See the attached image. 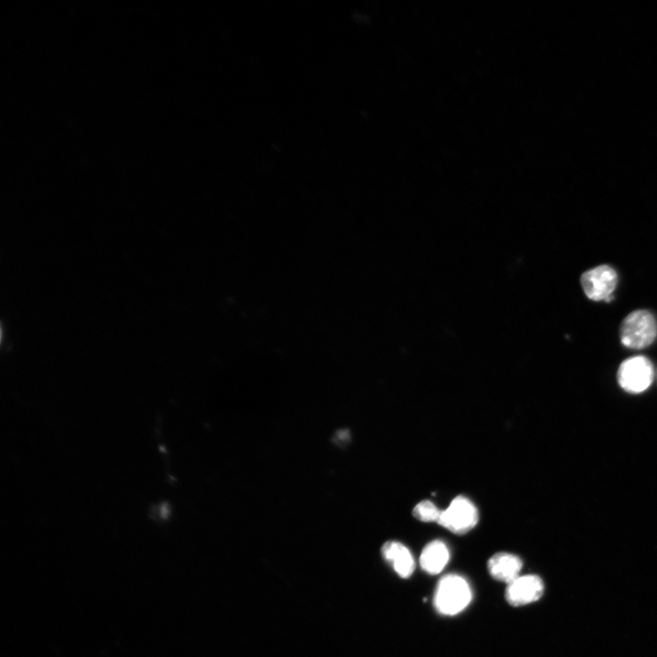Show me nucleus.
<instances>
[{"label":"nucleus","mask_w":657,"mask_h":657,"mask_svg":"<svg viewBox=\"0 0 657 657\" xmlns=\"http://www.w3.org/2000/svg\"><path fill=\"white\" fill-rule=\"evenodd\" d=\"M472 600L468 581L460 575L443 577L435 594V607L444 615H456L464 611Z\"/></svg>","instance_id":"obj_1"},{"label":"nucleus","mask_w":657,"mask_h":657,"mask_svg":"<svg viewBox=\"0 0 657 657\" xmlns=\"http://www.w3.org/2000/svg\"><path fill=\"white\" fill-rule=\"evenodd\" d=\"M620 337L626 348L641 350L649 347L657 337V322L650 311H633L622 321Z\"/></svg>","instance_id":"obj_2"},{"label":"nucleus","mask_w":657,"mask_h":657,"mask_svg":"<svg viewBox=\"0 0 657 657\" xmlns=\"http://www.w3.org/2000/svg\"><path fill=\"white\" fill-rule=\"evenodd\" d=\"M653 377V366L645 357H635L622 362L617 373L620 387L630 394L646 391L651 387Z\"/></svg>","instance_id":"obj_3"},{"label":"nucleus","mask_w":657,"mask_h":657,"mask_svg":"<svg viewBox=\"0 0 657 657\" xmlns=\"http://www.w3.org/2000/svg\"><path fill=\"white\" fill-rule=\"evenodd\" d=\"M478 522L476 506L467 498L459 496L451 505L441 511L437 524L455 534H466L475 528Z\"/></svg>","instance_id":"obj_4"},{"label":"nucleus","mask_w":657,"mask_h":657,"mask_svg":"<svg viewBox=\"0 0 657 657\" xmlns=\"http://www.w3.org/2000/svg\"><path fill=\"white\" fill-rule=\"evenodd\" d=\"M618 283L616 271L607 265H601L584 272L581 284L588 298L595 301L613 300V292Z\"/></svg>","instance_id":"obj_5"},{"label":"nucleus","mask_w":657,"mask_h":657,"mask_svg":"<svg viewBox=\"0 0 657 657\" xmlns=\"http://www.w3.org/2000/svg\"><path fill=\"white\" fill-rule=\"evenodd\" d=\"M544 593L542 580L536 575L517 577L508 584L507 602L514 606H524L540 600Z\"/></svg>","instance_id":"obj_6"},{"label":"nucleus","mask_w":657,"mask_h":657,"mask_svg":"<svg viewBox=\"0 0 657 657\" xmlns=\"http://www.w3.org/2000/svg\"><path fill=\"white\" fill-rule=\"evenodd\" d=\"M382 555L401 578L411 577L416 568L412 553L399 541L386 542L382 547Z\"/></svg>","instance_id":"obj_7"},{"label":"nucleus","mask_w":657,"mask_h":657,"mask_svg":"<svg viewBox=\"0 0 657 657\" xmlns=\"http://www.w3.org/2000/svg\"><path fill=\"white\" fill-rule=\"evenodd\" d=\"M488 569L495 580L509 584L520 577L523 562L511 553L500 552L490 559Z\"/></svg>","instance_id":"obj_8"},{"label":"nucleus","mask_w":657,"mask_h":657,"mask_svg":"<svg viewBox=\"0 0 657 657\" xmlns=\"http://www.w3.org/2000/svg\"><path fill=\"white\" fill-rule=\"evenodd\" d=\"M451 558L447 546L441 541L429 543L423 549L421 557L422 569L431 575L440 573Z\"/></svg>","instance_id":"obj_9"},{"label":"nucleus","mask_w":657,"mask_h":657,"mask_svg":"<svg viewBox=\"0 0 657 657\" xmlns=\"http://www.w3.org/2000/svg\"><path fill=\"white\" fill-rule=\"evenodd\" d=\"M441 511L429 501H423L413 509V515L424 523H437Z\"/></svg>","instance_id":"obj_10"}]
</instances>
